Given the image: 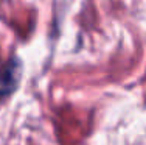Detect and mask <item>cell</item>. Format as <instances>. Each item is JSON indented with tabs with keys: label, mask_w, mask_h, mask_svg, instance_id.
<instances>
[{
	"label": "cell",
	"mask_w": 146,
	"mask_h": 145,
	"mask_svg": "<svg viewBox=\"0 0 146 145\" xmlns=\"http://www.w3.org/2000/svg\"><path fill=\"white\" fill-rule=\"evenodd\" d=\"M22 74V64L19 58H11L0 70V102L16 91Z\"/></svg>",
	"instance_id": "obj_1"
}]
</instances>
